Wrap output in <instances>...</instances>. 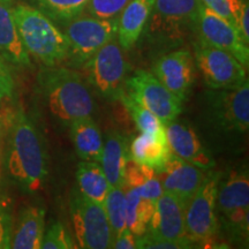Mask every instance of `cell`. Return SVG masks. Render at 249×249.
Returning <instances> with one entry per match:
<instances>
[{
  "label": "cell",
  "mask_w": 249,
  "mask_h": 249,
  "mask_svg": "<svg viewBox=\"0 0 249 249\" xmlns=\"http://www.w3.org/2000/svg\"><path fill=\"white\" fill-rule=\"evenodd\" d=\"M7 171L14 182L28 193H36L48 177V157L38 130L23 110L15 114L8 138Z\"/></svg>",
  "instance_id": "6da1fadb"
},
{
  "label": "cell",
  "mask_w": 249,
  "mask_h": 249,
  "mask_svg": "<svg viewBox=\"0 0 249 249\" xmlns=\"http://www.w3.org/2000/svg\"><path fill=\"white\" fill-rule=\"evenodd\" d=\"M39 83L50 112L60 123L91 117L95 111L91 93L75 71L51 66L40 74Z\"/></svg>",
  "instance_id": "7a4b0ae2"
},
{
  "label": "cell",
  "mask_w": 249,
  "mask_h": 249,
  "mask_svg": "<svg viewBox=\"0 0 249 249\" xmlns=\"http://www.w3.org/2000/svg\"><path fill=\"white\" fill-rule=\"evenodd\" d=\"M21 42L28 54L45 66H57L68 58V42L64 31L35 6L17 5L13 8Z\"/></svg>",
  "instance_id": "3957f363"
},
{
  "label": "cell",
  "mask_w": 249,
  "mask_h": 249,
  "mask_svg": "<svg viewBox=\"0 0 249 249\" xmlns=\"http://www.w3.org/2000/svg\"><path fill=\"white\" fill-rule=\"evenodd\" d=\"M88 80L103 98L117 101L124 92L128 62L116 38L103 45L85 64Z\"/></svg>",
  "instance_id": "277c9868"
},
{
  "label": "cell",
  "mask_w": 249,
  "mask_h": 249,
  "mask_svg": "<svg viewBox=\"0 0 249 249\" xmlns=\"http://www.w3.org/2000/svg\"><path fill=\"white\" fill-rule=\"evenodd\" d=\"M64 26L68 42V58L75 65H83L103 45L116 38L118 18H99L81 14Z\"/></svg>",
  "instance_id": "5b68a950"
},
{
  "label": "cell",
  "mask_w": 249,
  "mask_h": 249,
  "mask_svg": "<svg viewBox=\"0 0 249 249\" xmlns=\"http://www.w3.org/2000/svg\"><path fill=\"white\" fill-rule=\"evenodd\" d=\"M71 216L77 247L111 248L112 232L104 205L75 191L71 197Z\"/></svg>",
  "instance_id": "8992f818"
},
{
  "label": "cell",
  "mask_w": 249,
  "mask_h": 249,
  "mask_svg": "<svg viewBox=\"0 0 249 249\" xmlns=\"http://www.w3.org/2000/svg\"><path fill=\"white\" fill-rule=\"evenodd\" d=\"M222 174L210 172L186 204L185 224L189 239L208 242L217 234V191Z\"/></svg>",
  "instance_id": "52a82bcc"
},
{
  "label": "cell",
  "mask_w": 249,
  "mask_h": 249,
  "mask_svg": "<svg viewBox=\"0 0 249 249\" xmlns=\"http://www.w3.org/2000/svg\"><path fill=\"white\" fill-rule=\"evenodd\" d=\"M194 61L213 90L238 88L247 80V68L238 59L202 39L194 44Z\"/></svg>",
  "instance_id": "ba28073f"
},
{
  "label": "cell",
  "mask_w": 249,
  "mask_h": 249,
  "mask_svg": "<svg viewBox=\"0 0 249 249\" xmlns=\"http://www.w3.org/2000/svg\"><path fill=\"white\" fill-rule=\"evenodd\" d=\"M124 88L130 98L152 112L165 126L176 121L182 112V102L150 71H135L126 80Z\"/></svg>",
  "instance_id": "9c48e42d"
},
{
  "label": "cell",
  "mask_w": 249,
  "mask_h": 249,
  "mask_svg": "<svg viewBox=\"0 0 249 249\" xmlns=\"http://www.w3.org/2000/svg\"><path fill=\"white\" fill-rule=\"evenodd\" d=\"M217 211L235 236L248 238L249 230V177L246 169L232 171L220 178L217 191Z\"/></svg>",
  "instance_id": "30bf717a"
},
{
  "label": "cell",
  "mask_w": 249,
  "mask_h": 249,
  "mask_svg": "<svg viewBox=\"0 0 249 249\" xmlns=\"http://www.w3.org/2000/svg\"><path fill=\"white\" fill-rule=\"evenodd\" d=\"M201 0H155L148 30L150 35L167 39H180L197 30Z\"/></svg>",
  "instance_id": "8fae6325"
},
{
  "label": "cell",
  "mask_w": 249,
  "mask_h": 249,
  "mask_svg": "<svg viewBox=\"0 0 249 249\" xmlns=\"http://www.w3.org/2000/svg\"><path fill=\"white\" fill-rule=\"evenodd\" d=\"M209 96L210 114L224 130L247 133L249 128V82L238 88L213 90Z\"/></svg>",
  "instance_id": "7c38bea8"
},
{
  "label": "cell",
  "mask_w": 249,
  "mask_h": 249,
  "mask_svg": "<svg viewBox=\"0 0 249 249\" xmlns=\"http://www.w3.org/2000/svg\"><path fill=\"white\" fill-rule=\"evenodd\" d=\"M197 31L200 39L214 48L229 52L246 68L249 66V48L239 30L229 21L203 4L198 12Z\"/></svg>",
  "instance_id": "4fadbf2b"
},
{
  "label": "cell",
  "mask_w": 249,
  "mask_h": 249,
  "mask_svg": "<svg viewBox=\"0 0 249 249\" xmlns=\"http://www.w3.org/2000/svg\"><path fill=\"white\" fill-rule=\"evenodd\" d=\"M186 204L171 193L164 192L155 204V211L148 226V232L191 248L192 240L186 231Z\"/></svg>",
  "instance_id": "5bb4252c"
},
{
  "label": "cell",
  "mask_w": 249,
  "mask_h": 249,
  "mask_svg": "<svg viewBox=\"0 0 249 249\" xmlns=\"http://www.w3.org/2000/svg\"><path fill=\"white\" fill-rule=\"evenodd\" d=\"M154 75L183 102L195 80L194 57L187 50L170 52L156 61Z\"/></svg>",
  "instance_id": "9a60e30c"
},
{
  "label": "cell",
  "mask_w": 249,
  "mask_h": 249,
  "mask_svg": "<svg viewBox=\"0 0 249 249\" xmlns=\"http://www.w3.org/2000/svg\"><path fill=\"white\" fill-rule=\"evenodd\" d=\"M203 171L181 160L178 156L171 154L164 170L158 174V177L164 192L176 195L187 204L207 176Z\"/></svg>",
  "instance_id": "2e32d148"
},
{
  "label": "cell",
  "mask_w": 249,
  "mask_h": 249,
  "mask_svg": "<svg viewBox=\"0 0 249 249\" xmlns=\"http://www.w3.org/2000/svg\"><path fill=\"white\" fill-rule=\"evenodd\" d=\"M166 139L172 154L198 169L209 171L216 165L213 155L204 148L195 130L188 124L172 121L166 126Z\"/></svg>",
  "instance_id": "e0dca14e"
},
{
  "label": "cell",
  "mask_w": 249,
  "mask_h": 249,
  "mask_svg": "<svg viewBox=\"0 0 249 249\" xmlns=\"http://www.w3.org/2000/svg\"><path fill=\"white\" fill-rule=\"evenodd\" d=\"M155 0H129L118 17L117 39L123 50L136 44L150 18Z\"/></svg>",
  "instance_id": "ac0fdd59"
},
{
  "label": "cell",
  "mask_w": 249,
  "mask_h": 249,
  "mask_svg": "<svg viewBox=\"0 0 249 249\" xmlns=\"http://www.w3.org/2000/svg\"><path fill=\"white\" fill-rule=\"evenodd\" d=\"M45 232V210L28 207L18 216L14 230L11 231L9 248L40 249Z\"/></svg>",
  "instance_id": "d6986e66"
},
{
  "label": "cell",
  "mask_w": 249,
  "mask_h": 249,
  "mask_svg": "<svg viewBox=\"0 0 249 249\" xmlns=\"http://www.w3.org/2000/svg\"><path fill=\"white\" fill-rule=\"evenodd\" d=\"M129 160V145L127 139L117 130H111L103 142L101 164L111 187H124V173Z\"/></svg>",
  "instance_id": "ffe728a7"
},
{
  "label": "cell",
  "mask_w": 249,
  "mask_h": 249,
  "mask_svg": "<svg viewBox=\"0 0 249 249\" xmlns=\"http://www.w3.org/2000/svg\"><path fill=\"white\" fill-rule=\"evenodd\" d=\"M0 57L18 66L30 65V57L15 24L13 8L5 2H0Z\"/></svg>",
  "instance_id": "44dd1931"
},
{
  "label": "cell",
  "mask_w": 249,
  "mask_h": 249,
  "mask_svg": "<svg viewBox=\"0 0 249 249\" xmlns=\"http://www.w3.org/2000/svg\"><path fill=\"white\" fill-rule=\"evenodd\" d=\"M170 150L167 139H160L156 136L141 133L135 136L129 144V158L136 163L150 167L160 174L164 170L169 160Z\"/></svg>",
  "instance_id": "7402d4cb"
},
{
  "label": "cell",
  "mask_w": 249,
  "mask_h": 249,
  "mask_svg": "<svg viewBox=\"0 0 249 249\" xmlns=\"http://www.w3.org/2000/svg\"><path fill=\"white\" fill-rule=\"evenodd\" d=\"M71 138L76 154L82 160L99 161L103 150L101 130L91 117L80 118L70 124Z\"/></svg>",
  "instance_id": "603a6c76"
},
{
  "label": "cell",
  "mask_w": 249,
  "mask_h": 249,
  "mask_svg": "<svg viewBox=\"0 0 249 249\" xmlns=\"http://www.w3.org/2000/svg\"><path fill=\"white\" fill-rule=\"evenodd\" d=\"M124 188L134 189L142 197L154 202L164 193L158 174L150 167L136 163L130 158L124 166Z\"/></svg>",
  "instance_id": "cb8c5ba5"
},
{
  "label": "cell",
  "mask_w": 249,
  "mask_h": 249,
  "mask_svg": "<svg viewBox=\"0 0 249 249\" xmlns=\"http://www.w3.org/2000/svg\"><path fill=\"white\" fill-rule=\"evenodd\" d=\"M79 192L89 200L104 204L111 186L99 161L82 160L76 172Z\"/></svg>",
  "instance_id": "d4e9b609"
},
{
  "label": "cell",
  "mask_w": 249,
  "mask_h": 249,
  "mask_svg": "<svg viewBox=\"0 0 249 249\" xmlns=\"http://www.w3.org/2000/svg\"><path fill=\"white\" fill-rule=\"evenodd\" d=\"M124 189L126 193V229L135 236H140L147 232L156 202L142 197L134 189Z\"/></svg>",
  "instance_id": "484cf974"
},
{
  "label": "cell",
  "mask_w": 249,
  "mask_h": 249,
  "mask_svg": "<svg viewBox=\"0 0 249 249\" xmlns=\"http://www.w3.org/2000/svg\"><path fill=\"white\" fill-rule=\"evenodd\" d=\"M119 99L127 108L140 132L156 138L166 139V126L152 112L136 103L126 92H124Z\"/></svg>",
  "instance_id": "4316f807"
},
{
  "label": "cell",
  "mask_w": 249,
  "mask_h": 249,
  "mask_svg": "<svg viewBox=\"0 0 249 249\" xmlns=\"http://www.w3.org/2000/svg\"><path fill=\"white\" fill-rule=\"evenodd\" d=\"M53 22L66 23L86 11L89 0H31Z\"/></svg>",
  "instance_id": "83f0119b"
},
{
  "label": "cell",
  "mask_w": 249,
  "mask_h": 249,
  "mask_svg": "<svg viewBox=\"0 0 249 249\" xmlns=\"http://www.w3.org/2000/svg\"><path fill=\"white\" fill-rule=\"evenodd\" d=\"M103 205L110 223L113 240L114 236L126 229V193L124 187H111Z\"/></svg>",
  "instance_id": "f1b7e54d"
},
{
  "label": "cell",
  "mask_w": 249,
  "mask_h": 249,
  "mask_svg": "<svg viewBox=\"0 0 249 249\" xmlns=\"http://www.w3.org/2000/svg\"><path fill=\"white\" fill-rule=\"evenodd\" d=\"M73 236L64 224L52 223L48 231L44 232L40 249H73L76 248Z\"/></svg>",
  "instance_id": "f546056e"
},
{
  "label": "cell",
  "mask_w": 249,
  "mask_h": 249,
  "mask_svg": "<svg viewBox=\"0 0 249 249\" xmlns=\"http://www.w3.org/2000/svg\"><path fill=\"white\" fill-rule=\"evenodd\" d=\"M129 0H89L86 11L99 18H117Z\"/></svg>",
  "instance_id": "4dcf8cb0"
},
{
  "label": "cell",
  "mask_w": 249,
  "mask_h": 249,
  "mask_svg": "<svg viewBox=\"0 0 249 249\" xmlns=\"http://www.w3.org/2000/svg\"><path fill=\"white\" fill-rule=\"evenodd\" d=\"M245 0H201V2L214 13L236 28L239 14Z\"/></svg>",
  "instance_id": "1f68e13d"
},
{
  "label": "cell",
  "mask_w": 249,
  "mask_h": 249,
  "mask_svg": "<svg viewBox=\"0 0 249 249\" xmlns=\"http://www.w3.org/2000/svg\"><path fill=\"white\" fill-rule=\"evenodd\" d=\"M183 249L186 248L182 244L174 242L160 236L145 232L144 234L136 236V249Z\"/></svg>",
  "instance_id": "d6a6232c"
},
{
  "label": "cell",
  "mask_w": 249,
  "mask_h": 249,
  "mask_svg": "<svg viewBox=\"0 0 249 249\" xmlns=\"http://www.w3.org/2000/svg\"><path fill=\"white\" fill-rule=\"evenodd\" d=\"M14 90V80L12 76L7 61L0 57V102L6 97H11Z\"/></svg>",
  "instance_id": "836d02e7"
},
{
  "label": "cell",
  "mask_w": 249,
  "mask_h": 249,
  "mask_svg": "<svg viewBox=\"0 0 249 249\" xmlns=\"http://www.w3.org/2000/svg\"><path fill=\"white\" fill-rule=\"evenodd\" d=\"M11 219L4 208L0 205V249L9 248L11 241Z\"/></svg>",
  "instance_id": "e575fe53"
},
{
  "label": "cell",
  "mask_w": 249,
  "mask_h": 249,
  "mask_svg": "<svg viewBox=\"0 0 249 249\" xmlns=\"http://www.w3.org/2000/svg\"><path fill=\"white\" fill-rule=\"evenodd\" d=\"M111 248L116 249H136V236L129 230L124 229L112 240Z\"/></svg>",
  "instance_id": "d590c367"
},
{
  "label": "cell",
  "mask_w": 249,
  "mask_h": 249,
  "mask_svg": "<svg viewBox=\"0 0 249 249\" xmlns=\"http://www.w3.org/2000/svg\"><path fill=\"white\" fill-rule=\"evenodd\" d=\"M236 29L239 30L242 38L247 44H249V6L248 0H245L242 4L240 14H239L238 22H236Z\"/></svg>",
  "instance_id": "8d00e7d4"
},
{
  "label": "cell",
  "mask_w": 249,
  "mask_h": 249,
  "mask_svg": "<svg viewBox=\"0 0 249 249\" xmlns=\"http://www.w3.org/2000/svg\"><path fill=\"white\" fill-rule=\"evenodd\" d=\"M0 2H5V4H9V5H11L12 0H0Z\"/></svg>",
  "instance_id": "74e56055"
}]
</instances>
